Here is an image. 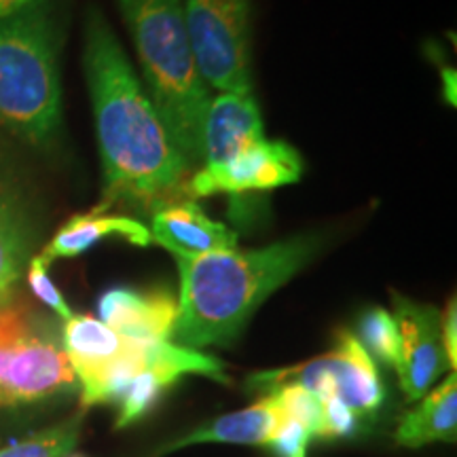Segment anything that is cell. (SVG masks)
Segmentation results:
<instances>
[{
  "label": "cell",
  "mask_w": 457,
  "mask_h": 457,
  "mask_svg": "<svg viewBox=\"0 0 457 457\" xmlns=\"http://www.w3.org/2000/svg\"><path fill=\"white\" fill-rule=\"evenodd\" d=\"M83 60L104 171L102 205L123 202L142 208L170 199L191 168L98 11L87 15Z\"/></svg>",
  "instance_id": "obj_1"
},
{
  "label": "cell",
  "mask_w": 457,
  "mask_h": 457,
  "mask_svg": "<svg viewBox=\"0 0 457 457\" xmlns=\"http://www.w3.org/2000/svg\"><path fill=\"white\" fill-rule=\"evenodd\" d=\"M320 248L322 237L303 233L256 250L176 256L180 296L171 341L199 352L227 347L262 303L290 282Z\"/></svg>",
  "instance_id": "obj_2"
},
{
  "label": "cell",
  "mask_w": 457,
  "mask_h": 457,
  "mask_svg": "<svg viewBox=\"0 0 457 457\" xmlns=\"http://www.w3.org/2000/svg\"><path fill=\"white\" fill-rule=\"evenodd\" d=\"M134 38L145 89L188 168L202 163L208 85L199 72L182 0H119Z\"/></svg>",
  "instance_id": "obj_3"
},
{
  "label": "cell",
  "mask_w": 457,
  "mask_h": 457,
  "mask_svg": "<svg viewBox=\"0 0 457 457\" xmlns=\"http://www.w3.org/2000/svg\"><path fill=\"white\" fill-rule=\"evenodd\" d=\"M0 125L37 146L60 131L57 26L43 4L0 20Z\"/></svg>",
  "instance_id": "obj_4"
},
{
  "label": "cell",
  "mask_w": 457,
  "mask_h": 457,
  "mask_svg": "<svg viewBox=\"0 0 457 457\" xmlns=\"http://www.w3.org/2000/svg\"><path fill=\"white\" fill-rule=\"evenodd\" d=\"M77 386L54 320L17 286L0 295V407L32 404Z\"/></svg>",
  "instance_id": "obj_5"
},
{
  "label": "cell",
  "mask_w": 457,
  "mask_h": 457,
  "mask_svg": "<svg viewBox=\"0 0 457 457\" xmlns=\"http://www.w3.org/2000/svg\"><path fill=\"white\" fill-rule=\"evenodd\" d=\"M284 386L305 387L320 400L337 396L369 424L386 400V387L375 360L350 330H341L335 347L324 356L295 367L262 370L245 379V387L259 394H271Z\"/></svg>",
  "instance_id": "obj_6"
},
{
  "label": "cell",
  "mask_w": 457,
  "mask_h": 457,
  "mask_svg": "<svg viewBox=\"0 0 457 457\" xmlns=\"http://www.w3.org/2000/svg\"><path fill=\"white\" fill-rule=\"evenodd\" d=\"M185 24L204 83L253 94L250 0H185Z\"/></svg>",
  "instance_id": "obj_7"
},
{
  "label": "cell",
  "mask_w": 457,
  "mask_h": 457,
  "mask_svg": "<svg viewBox=\"0 0 457 457\" xmlns=\"http://www.w3.org/2000/svg\"><path fill=\"white\" fill-rule=\"evenodd\" d=\"M303 174V157L284 140L262 138L222 165H202L191 179L193 197L244 195L295 185Z\"/></svg>",
  "instance_id": "obj_8"
},
{
  "label": "cell",
  "mask_w": 457,
  "mask_h": 457,
  "mask_svg": "<svg viewBox=\"0 0 457 457\" xmlns=\"http://www.w3.org/2000/svg\"><path fill=\"white\" fill-rule=\"evenodd\" d=\"M394 320L400 335L396 373L409 403L424 398L436 379L451 369L441 335V312L392 293ZM453 370V369H451Z\"/></svg>",
  "instance_id": "obj_9"
},
{
  "label": "cell",
  "mask_w": 457,
  "mask_h": 457,
  "mask_svg": "<svg viewBox=\"0 0 457 457\" xmlns=\"http://www.w3.org/2000/svg\"><path fill=\"white\" fill-rule=\"evenodd\" d=\"M182 375H204L220 384H228L225 364L219 358L191 350V347H182L174 341H162L151 367H146L129 381L121 400L117 403V428H128L151 413L159 398L176 381H180Z\"/></svg>",
  "instance_id": "obj_10"
},
{
  "label": "cell",
  "mask_w": 457,
  "mask_h": 457,
  "mask_svg": "<svg viewBox=\"0 0 457 457\" xmlns=\"http://www.w3.org/2000/svg\"><path fill=\"white\" fill-rule=\"evenodd\" d=\"M98 313L114 333L136 341H171L179 299L168 288H111L100 296Z\"/></svg>",
  "instance_id": "obj_11"
},
{
  "label": "cell",
  "mask_w": 457,
  "mask_h": 457,
  "mask_svg": "<svg viewBox=\"0 0 457 457\" xmlns=\"http://www.w3.org/2000/svg\"><path fill=\"white\" fill-rule=\"evenodd\" d=\"M265 138L259 102L253 94L227 91L210 98L204 119L202 163L222 165Z\"/></svg>",
  "instance_id": "obj_12"
},
{
  "label": "cell",
  "mask_w": 457,
  "mask_h": 457,
  "mask_svg": "<svg viewBox=\"0 0 457 457\" xmlns=\"http://www.w3.org/2000/svg\"><path fill=\"white\" fill-rule=\"evenodd\" d=\"M151 239L174 256H202L237 248V233L205 216L195 202L165 204L153 214Z\"/></svg>",
  "instance_id": "obj_13"
},
{
  "label": "cell",
  "mask_w": 457,
  "mask_h": 457,
  "mask_svg": "<svg viewBox=\"0 0 457 457\" xmlns=\"http://www.w3.org/2000/svg\"><path fill=\"white\" fill-rule=\"evenodd\" d=\"M279 421V409L273 394H265L248 409L233 411V413L216 417L214 421L195 428L185 436L171 438L170 443L153 451L151 457H165L174 451H180L193 445H254L262 447L270 445L273 432Z\"/></svg>",
  "instance_id": "obj_14"
},
{
  "label": "cell",
  "mask_w": 457,
  "mask_h": 457,
  "mask_svg": "<svg viewBox=\"0 0 457 457\" xmlns=\"http://www.w3.org/2000/svg\"><path fill=\"white\" fill-rule=\"evenodd\" d=\"M106 237H121L138 248H148L153 244L151 231L140 220L129 219V216L106 214L104 205H98L94 212L72 216L45 245L41 254L49 262L55 259H72V256L87 253L89 248H94Z\"/></svg>",
  "instance_id": "obj_15"
},
{
  "label": "cell",
  "mask_w": 457,
  "mask_h": 457,
  "mask_svg": "<svg viewBox=\"0 0 457 457\" xmlns=\"http://www.w3.org/2000/svg\"><path fill=\"white\" fill-rule=\"evenodd\" d=\"M131 341L134 339H128V337L108 328L102 320L79 316V313L66 320L64 328H62V345H64L79 386L87 384L108 364L123 356L129 350Z\"/></svg>",
  "instance_id": "obj_16"
},
{
  "label": "cell",
  "mask_w": 457,
  "mask_h": 457,
  "mask_svg": "<svg viewBox=\"0 0 457 457\" xmlns=\"http://www.w3.org/2000/svg\"><path fill=\"white\" fill-rule=\"evenodd\" d=\"M415 409L400 420L396 443L420 449L432 443H455L457 438V377L451 373L441 386L432 387Z\"/></svg>",
  "instance_id": "obj_17"
},
{
  "label": "cell",
  "mask_w": 457,
  "mask_h": 457,
  "mask_svg": "<svg viewBox=\"0 0 457 457\" xmlns=\"http://www.w3.org/2000/svg\"><path fill=\"white\" fill-rule=\"evenodd\" d=\"M30 245L32 233L21 199L0 180V295L17 286L26 262H30Z\"/></svg>",
  "instance_id": "obj_18"
},
{
  "label": "cell",
  "mask_w": 457,
  "mask_h": 457,
  "mask_svg": "<svg viewBox=\"0 0 457 457\" xmlns=\"http://www.w3.org/2000/svg\"><path fill=\"white\" fill-rule=\"evenodd\" d=\"M85 409L74 413L62 424L45 428L24 441H15L0 449V457H66L77 447L81 436Z\"/></svg>",
  "instance_id": "obj_19"
},
{
  "label": "cell",
  "mask_w": 457,
  "mask_h": 457,
  "mask_svg": "<svg viewBox=\"0 0 457 457\" xmlns=\"http://www.w3.org/2000/svg\"><path fill=\"white\" fill-rule=\"evenodd\" d=\"M364 352L377 362L396 369L400 362V335L396 320L384 307H369L358 320L356 335Z\"/></svg>",
  "instance_id": "obj_20"
},
{
  "label": "cell",
  "mask_w": 457,
  "mask_h": 457,
  "mask_svg": "<svg viewBox=\"0 0 457 457\" xmlns=\"http://www.w3.org/2000/svg\"><path fill=\"white\" fill-rule=\"evenodd\" d=\"M271 394L276 396L279 415L299 421L313 438L322 436V400L316 394L299 386H284Z\"/></svg>",
  "instance_id": "obj_21"
},
{
  "label": "cell",
  "mask_w": 457,
  "mask_h": 457,
  "mask_svg": "<svg viewBox=\"0 0 457 457\" xmlns=\"http://www.w3.org/2000/svg\"><path fill=\"white\" fill-rule=\"evenodd\" d=\"M28 286H30L32 295L37 296L43 305H47L62 322H66V320H71L74 316V312L66 303L64 295L60 293V288H57L54 279H51L49 261L45 259L43 254L32 256L30 262H28Z\"/></svg>",
  "instance_id": "obj_22"
},
{
  "label": "cell",
  "mask_w": 457,
  "mask_h": 457,
  "mask_svg": "<svg viewBox=\"0 0 457 457\" xmlns=\"http://www.w3.org/2000/svg\"><path fill=\"white\" fill-rule=\"evenodd\" d=\"M369 421L362 420L356 411L343 404L337 396L322 400V436L320 438H352L367 428Z\"/></svg>",
  "instance_id": "obj_23"
},
{
  "label": "cell",
  "mask_w": 457,
  "mask_h": 457,
  "mask_svg": "<svg viewBox=\"0 0 457 457\" xmlns=\"http://www.w3.org/2000/svg\"><path fill=\"white\" fill-rule=\"evenodd\" d=\"M312 441L313 434L305 426L290 420V417L279 415L276 432H273L267 447H271L276 457H307Z\"/></svg>",
  "instance_id": "obj_24"
},
{
  "label": "cell",
  "mask_w": 457,
  "mask_h": 457,
  "mask_svg": "<svg viewBox=\"0 0 457 457\" xmlns=\"http://www.w3.org/2000/svg\"><path fill=\"white\" fill-rule=\"evenodd\" d=\"M441 335H443V345L447 352L451 369H455L457 362V310H455V299H451L441 313Z\"/></svg>",
  "instance_id": "obj_25"
},
{
  "label": "cell",
  "mask_w": 457,
  "mask_h": 457,
  "mask_svg": "<svg viewBox=\"0 0 457 457\" xmlns=\"http://www.w3.org/2000/svg\"><path fill=\"white\" fill-rule=\"evenodd\" d=\"M45 0H0V20L24 13L34 7H41Z\"/></svg>",
  "instance_id": "obj_26"
},
{
  "label": "cell",
  "mask_w": 457,
  "mask_h": 457,
  "mask_svg": "<svg viewBox=\"0 0 457 457\" xmlns=\"http://www.w3.org/2000/svg\"><path fill=\"white\" fill-rule=\"evenodd\" d=\"M66 457H83V455H79V453H71V455H66Z\"/></svg>",
  "instance_id": "obj_27"
}]
</instances>
